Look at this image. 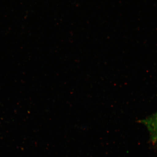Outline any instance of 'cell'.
I'll use <instances>...</instances> for the list:
<instances>
[{
    "instance_id": "obj_1",
    "label": "cell",
    "mask_w": 157,
    "mask_h": 157,
    "mask_svg": "<svg viewBox=\"0 0 157 157\" xmlns=\"http://www.w3.org/2000/svg\"><path fill=\"white\" fill-rule=\"evenodd\" d=\"M147 127L150 133L154 143L157 142V112L141 121Z\"/></svg>"
}]
</instances>
